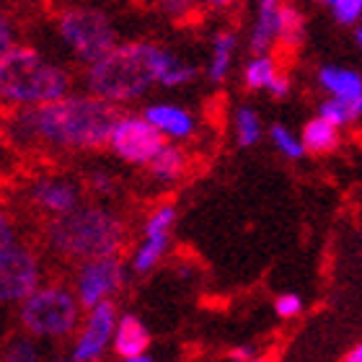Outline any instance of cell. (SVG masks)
I'll use <instances>...</instances> for the list:
<instances>
[{"label": "cell", "instance_id": "1", "mask_svg": "<svg viewBox=\"0 0 362 362\" xmlns=\"http://www.w3.org/2000/svg\"><path fill=\"white\" fill-rule=\"evenodd\" d=\"M119 114L96 96H65L37 109H21L11 122L18 143H49L73 151H96L112 140Z\"/></svg>", "mask_w": 362, "mask_h": 362}, {"label": "cell", "instance_id": "2", "mask_svg": "<svg viewBox=\"0 0 362 362\" xmlns=\"http://www.w3.org/2000/svg\"><path fill=\"white\" fill-rule=\"evenodd\" d=\"M176 60L174 52L151 42H127L117 45L112 52L90 65L86 86L90 96L106 104H122L140 98L153 83H160L168 65Z\"/></svg>", "mask_w": 362, "mask_h": 362}, {"label": "cell", "instance_id": "3", "mask_svg": "<svg viewBox=\"0 0 362 362\" xmlns=\"http://www.w3.org/2000/svg\"><path fill=\"white\" fill-rule=\"evenodd\" d=\"M127 241V228L119 215L104 207H78L70 215L47 223V243L57 254L81 262L114 259Z\"/></svg>", "mask_w": 362, "mask_h": 362}, {"label": "cell", "instance_id": "4", "mask_svg": "<svg viewBox=\"0 0 362 362\" xmlns=\"http://www.w3.org/2000/svg\"><path fill=\"white\" fill-rule=\"evenodd\" d=\"M68 90V73L34 47H16L0 60V101L37 109L65 98Z\"/></svg>", "mask_w": 362, "mask_h": 362}, {"label": "cell", "instance_id": "5", "mask_svg": "<svg viewBox=\"0 0 362 362\" xmlns=\"http://www.w3.org/2000/svg\"><path fill=\"white\" fill-rule=\"evenodd\" d=\"M60 39L73 49L78 60L96 65L117 47L114 21L98 8H68L57 18Z\"/></svg>", "mask_w": 362, "mask_h": 362}, {"label": "cell", "instance_id": "6", "mask_svg": "<svg viewBox=\"0 0 362 362\" xmlns=\"http://www.w3.org/2000/svg\"><path fill=\"white\" fill-rule=\"evenodd\" d=\"M78 298L68 287L45 285L21 303V324L34 337H68L78 326Z\"/></svg>", "mask_w": 362, "mask_h": 362}, {"label": "cell", "instance_id": "7", "mask_svg": "<svg viewBox=\"0 0 362 362\" xmlns=\"http://www.w3.org/2000/svg\"><path fill=\"white\" fill-rule=\"evenodd\" d=\"M109 145L122 160L135 166H151V160L166 148V140L153 124L145 122V117H119Z\"/></svg>", "mask_w": 362, "mask_h": 362}, {"label": "cell", "instance_id": "8", "mask_svg": "<svg viewBox=\"0 0 362 362\" xmlns=\"http://www.w3.org/2000/svg\"><path fill=\"white\" fill-rule=\"evenodd\" d=\"M34 290H39V262L34 251L21 243L0 251V303H23Z\"/></svg>", "mask_w": 362, "mask_h": 362}, {"label": "cell", "instance_id": "9", "mask_svg": "<svg viewBox=\"0 0 362 362\" xmlns=\"http://www.w3.org/2000/svg\"><path fill=\"white\" fill-rule=\"evenodd\" d=\"M124 285V264L119 259H98L86 262L78 269L76 277V298L83 308H96L106 303L119 287Z\"/></svg>", "mask_w": 362, "mask_h": 362}, {"label": "cell", "instance_id": "10", "mask_svg": "<svg viewBox=\"0 0 362 362\" xmlns=\"http://www.w3.org/2000/svg\"><path fill=\"white\" fill-rule=\"evenodd\" d=\"M117 321H119V316H117V308H114L112 300L101 303L90 310L83 332H81V339L73 349V362H93L104 355L109 341H114Z\"/></svg>", "mask_w": 362, "mask_h": 362}, {"label": "cell", "instance_id": "11", "mask_svg": "<svg viewBox=\"0 0 362 362\" xmlns=\"http://www.w3.org/2000/svg\"><path fill=\"white\" fill-rule=\"evenodd\" d=\"M29 197L42 207V210L52 212L54 218L70 215L78 210V189L65 179H39L31 184Z\"/></svg>", "mask_w": 362, "mask_h": 362}, {"label": "cell", "instance_id": "12", "mask_svg": "<svg viewBox=\"0 0 362 362\" xmlns=\"http://www.w3.org/2000/svg\"><path fill=\"white\" fill-rule=\"evenodd\" d=\"M145 122L153 124L163 137H174V140H184L194 132V117L187 112L184 106L176 104H153L145 109Z\"/></svg>", "mask_w": 362, "mask_h": 362}, {"label": "cell", "instance_id": "13", "mask_svg": "<svg viewBox=\"0 0 362 362\" xmlns=\"http://www.w3.org/2000/svg\"><path fill=\"white\" fill-rule=\"evenodd\" d=\"M114 352L124 360L145 355V349L151 344V332L148 326L135 316V313H124L117 321V332H114Z\"/></svg>", "mask_w": 362, "mask_h": 362}, {"label": "cell", "instance_id": "14", "mask_svg": "<svg viewBox=\"0 0 362 362\" xmlns=\"http://www.w3.org/2000/svg\"><path fill=\"white\" fill-rule=\"evenodd\" d=\"M279 3L274 0H262L257 11V21H254V29H251L249 45L251 52L257 54H267L269 47L277 42L279 37Z\"/></svg>", "mask_w": 362, "mask_h": 362}, {"label": "cell", "instance_id": "15", "mask_svg": "<svg viewBox=\"0 0 362 362\" xmlns=\"http://www.w3.org/2000/svg\"><path fill=\"white\" fill-rule=\"evenodd\" d=\"M318 83L329 93V98H357L362 96V76L357 70L339 68V65H326L318 70Z\"/></svg>", "mask_w": 362, "mask_h": 362}, {"label": "cell", "instance_id": "16", "mask_svg": "<svg viewBox=\"0 0 362 362\" xmlns=\"http://www.w3.org/2000/svg\"><path fill=\"white\" fill-rule=\"evenodd\" d=\"M303 148L308 153H332L339 145V129L329 124L326 119L316 117L303 127Z\"/></svg>", "mask_w": 362, "mask_h": 362}, {"label": "cell", "instance_id": "17", "mask_svg": "<svg viewBox=\"0 0 362 362\" xmlns=\"http://www.w3.org/2000/svg\"><path fill=\"white\" fill-rule=\"evenodd\" d=\"M235 45H238V39H235L233 31H220V34H215V39H212L210 68H207V76H210L212 83H220L228 76L230 62H233Z\"/></svg>", "mask_w": 362, "mask_h": 362}, {"label": "cell", "instance_id": "18", "mask_svg": "<svg viewBox=\"0 0 362 362\" xmlns=\"http://www.w3.org/2000/svg\"><path fill=\"white\" fill-rule=\"evenodd\" d=\"M166 249H168V230H148L145 228V241L140 243V249L135 251V259H132L135 272H140V274L151 272L163 259Z\"/></svg>", "mask_w": 362, "mask_h": 362}, {"label": "cell", "instance_id": "19", "mask_svg": "<svg viewBox=\"0 0 362 362\" xmlns=\"http://www.w3.org/2000/svg\"><path fill=\"white\" fill-rule=\"evenodd\" d=\"M318 117L326 119L329 124H334L337 129L344 127V124L362 117V96L349 98V101H344V98H326L324 104L318 106Z\"/></svg>", "mask_w": 362, "mask_h": 362}, {"label": "cell", "instance_id": "20", "mask_svg": "<svg viewBox=\"0 0 362 362\" xmlns=\"http://www.w3.org/2000/svg\"><path fill=\"white\" fill-rule=\"evenodd\" d=\"M151 174L156 176L158 181H176L181 174H184V168H187V156L181 151L179 145H168L151 160Z\"/></svg>", "mask_w": 362, "mask_h": 362}, {"label": "cell", "instance_id": "21", "mask_svg": "<svg viewBox=\"0 0 362 362\" xmlns=\"http://www.w3.org/2000/svg\"><path fill=\"white\" fill-rule=\"evenodd\" d=\"M279 42L287 49H298L305 39V16L293 6L279 8Z\"/></svg>", "mask_w": 362, "mask_h": 362}, {"label": "cell", "instance_id": "22", "mask_svg": "<svg viewBox=\"0 0 362 362\" xmlns=\"http://www.w3.org/2000/svg\"><path fill=\"white\" fill-rule=\"evenodd\" d=\"M279 76L277 70V62L272 60L269 54H259L254 60L246 65V73H243V81L249 86L251 90H262V88H269L272 81Z\"/></svg>", "mask_w": 362, "mask_h": 362}, {"label": "cell", "instance_id": "23", "mask_svg": "<svg viewBox=\"0 0 362 362\" xmlns=\"http://www.w3.org/2000/svg\"><path fill=\"white\" fill-rule=\"evenodd\" d=\"M262 137V119L251 106H241L235 112V140L241 148H251Z\"/></svg>", "mask_w": 362, "mask_h": 362}, {"label": "cell", "instance_id": "24", "mask_svg": "<svg viewBox=\"0 0 362 362\" xmlns=\"http://www.w3.org/2000/svg\"><path fill=\"white\" fill-rule=\"evenodd\" d=\"M269 135H272L274 148H277L282 156H287V158H303V156H305L303 140L295 135V132H290L285 124H274V127L269 129Z\"/></svg>", "mask_w": 362, "mask_h": 362}, {"label": "cell", "instance_id": "25", "mask_svg": "<svg viewBox=\"0 0 362 362\" xmlns=\"http://www.w3.org/2000/svg\"><path fill=\"white\" fill-rule=\"evenodd\" d=\"M326 6L332 11L334 21L341 26H352V23L362 21V0H329Z\"/></svg>", "mask_w": 362, "mask_h": 362}, {"label": "cell", "instance_id": "26", "mask_svg": "<svg viewBox=\"0 0 362 362\" xmlns=\"http://www.w3.org/2000/svg\"><path fill=\"white\" fill-rule=\"evenodd\" d=\"M197 76V68L194 65H189V62H184V60H179L176 57L171 65H168V70L163 73V78H160V83L166 86V88H176V86H184V83H189L192 78Z\"/></svg>", "mask_w": 362, "mask_h": 362}, {"label": "cell", "instance_id": "27", "mask_svg": "<svg viewBox=\"0 0 362 362\" xmlns=\"http://www.w3.org/2000/svg\"><path fill=\"white\" fill-rule=\"evenodd\" d=\"M39 360V347L29 337L13 339L6 349V362H37Z\"/></svg>", "mask_w": 362, "mask_h": 362}, {"label": "cell", "instance_id": "28", "mask_svg": "<svg viewBox=\"0 0 362 362\" xmlns=\"http://www.w3.org/2000/svg\"><path fill=\"white\" fill-rule=\"evenodd\" d=\"M274 310H277L279 318H295V316H300L303 298L298 293H282V295H277V300H274Z\"/></svg>", "mask_w": 362, "mask_h": 362}, {"label": "cell", "instance_id": "29", "mask_svg": "<svg viewBox=\"0 0 362 362\" xmlns=\"http://www.w3.org/2000/svg\"><path fill=\"white\" fill-rule=\"evenodd\" d=\"M11 49H16L13 23H11V18H8V16L0 13V60H3Z\"/></svg>", "mask_w": 362, "mask_h": 362}, {"label": "cell", "instance_id": "30", "mask_svg": "<svg viewBox=\"0 0 362 362\" xmlns=\"http://www.w3.org/2000/svg\"><path fill=\"white\" fill-rule=\"evenodd\" d=\"M11 246H16V228L11 215L0 207V251L11 249Z\"/></svg>", "mask_w": 362, "mask_h": 362}, {"label": "cell", "instance_id": "31", "mask_svg": "<svg viewBox=\"0 0 362 362\" xmlns=\"http://www.w3.org/2000/svg\"><path fill=\"white\" fill-rule=\"evenodd\" d=\"M88 184L93 192H101V194H109V192H114V179L109 171H93V174L88 176Z\"/></svg>", "mask_w": 362, "mask_h": 362}, {"label": "cell", "instance_id": "32", "mask_svg": "<svg viewBox=\"0 0 362 362\" xmlns=\"http://www.w3.org/2000/svg\"><path fill=\"white\" fill-rule=\"evenodd\" d=\"M272 93V96H277V98H285L287 93H290V78L287 76H282V73H279L277 78H274V81H272V86L269 88H267Z\"/></svg>", "mask_w": 362, "mask_h": 362}, {"label": "cell", "instance_id": "33", "mask_svg": "<svg viewBox=\"0 0 362 362\" xmlns=\"http://www.w3.org/2000/svg\"><path fill=\"white\" fill-rule=\"evenodd\" d=\"M228 357H230L233 362H251L254 357H257V352H254V347H249V344H241V347L230 349Z\"/></svg>", "mask_w": 362, "mask_h": 362}, {"label": "cell", "instance_id": "34", "mask_svg": "<svg viewBox=\"0 0 362 362\" xmlns=\"http://www.w3.org/2000/svg\"><path fill=\"white\" fill-rule=\"evenodd\" d=\"M341 362H362V341L357 344V347L349 349V352L344 355V360H341Z\"/></svg>", "mask_w": 362, "mask_h": 362}, {"label": "cell", "instance_id": "35", "mask_svg": "<svg viewBox=\"0 0 362 362\" xmlns=\"http://www.w3.org/2000/svg\"><path fill=\"white\" fill-rule=\"evenodd\" d=\"M163 8H166L168 13H187L189 3H166Z\"/></svg>", "mask_w": 362, "mask_h": 362}, {"label": "cell", "instance_id": "36", "mask_svg": "<svg viewBox=\"0 0 362 362\" xmlns=\"http://www.w3.org/2000/svg\"><path fill=\"white\" fill-rule=\"evenodd\" d=\"M124 362H156L151 355H140V357H132V360H124Z\"/></svg>", "mask_w": 362, "mask_h": 362}, {"label": "cell", "instance_id": "37", "mask_svg": "<svg viewBox=\"0 0 362 362\" xmlns=\"http://www.w3.org/2000/svg\"><path fill=\"white\" fill-rule=\"evenodd\" d=\"M355 39H357V45H360V49H362V26L355 31Z\"/></svg>", "mask_w": 362, "mask_h": 362}, {"label": "cell", "instance_id": "38", "mask_svg": "<svg viewBox=\"0 0 362 362\" xmlns=\"http://www.w3.org/2000/svg\"><path fill=\"white\" fill-rule=\"evenodd\" d=\"M251 362H272V357H254Z\"/></svg>", "mask_w": 362, "mask_h": 362}, {"label": "cell", "instance_id": "39", "mask_svg": "<svg viewBox=\"0 0 362 362\" xmlns=\"http://www.w3.org/2000/svg\"><path fill=\"white\" fill-rule=\"evenodd\" d=\"M57 362H70V360H57Z\"/></svg>", "mask_w": 362, "mask_h": 362}]
</instances>
